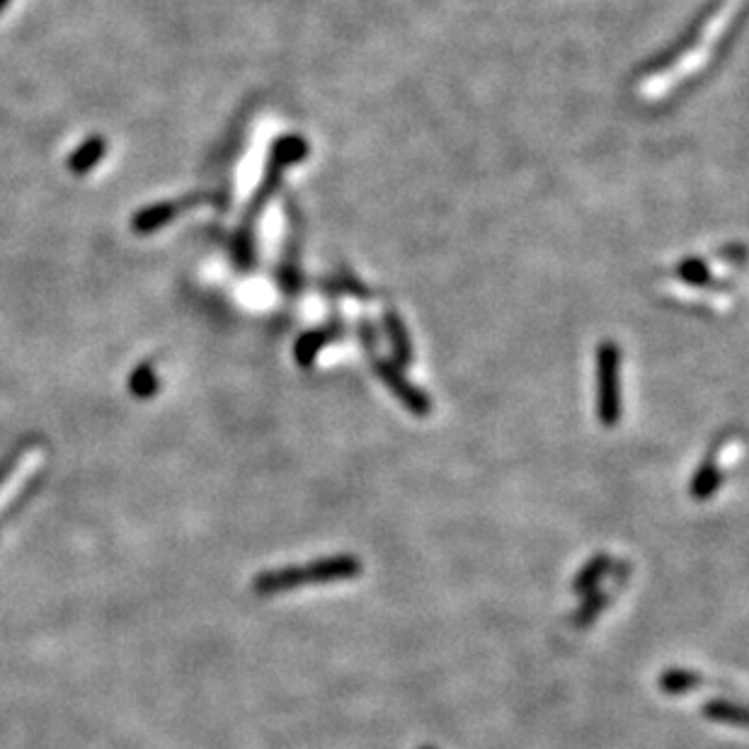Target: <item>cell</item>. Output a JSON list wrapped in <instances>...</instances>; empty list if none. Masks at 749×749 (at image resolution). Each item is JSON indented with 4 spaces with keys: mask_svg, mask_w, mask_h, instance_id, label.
<instances>
[{
    "mask_svg": "<svg viewBox=\"0 0 749 749\" xmlns=\"http://www.w3.org/2000/svg\"><path fill=\"white\" fill-rule=\"evenodd\" d=\"M701 684V674L694 670H686V667H670V670L662 672L660 679H657V686H660V691H665L667 696L686 694V691L699 689Z\"/></svg>",
    "mask_w": 749,
    "mask_h": 749,
    "instance_id": "cell-8",
    "label": "cell"
},
{
    "mask_svg": "<svg viewBox=\"0 0 749 749\" xmlns=\"http://www.w3.org/2000/svg\"><path fill=\"white\" fill-rule=\"evenodd\" d=\"M376 374H379V379H383V383L391 388L393 396H396L400 403L410 410V413L420 415V417L432 413L430 396L405 379L398 367H393V364H388V362H376Z\"/></svg>",
    "mask_w": 749,
    "mask_h": 749,
    "instance_id": "cell-2",
    "label": "cell"
},
{
    "mask_svg": "<svg viewBox=\"0 0 749 749\" xmlns=\"http://www.w3.org/2000/svg\"><path fill=\"white\" fill-rule=\"evenodd\" d=\"M677 274L684 279V282H689V284H708V282H711V272L706 270V265H703L701 260L682 262Z\"/></svg>",
    "mask_w": 749,
    "mask_h": 749,
    "instance_id": "cell-14",
    "label": "cell"
},
{
    "mask_svg": "<svg viewBox=\"0 0 749 749\" xmlns=\"http://www.w3.org/2000/svg\"><path fill=\"white\" fill-rule=\"evenodd\" d=\"M599 405L597 413L604 427H616L621 420V354L616 342H604L597 354Z\"/></svg>",
    "mask_w": 749,
    "mask_h": 749,
    "instance_id": "cell-1",
    "label": "cell"
},
{
    "mask_svg": "<svg viewBox=\"0 0 749 749\" xmlns=\"http://www.w3.org/2000/svg\"><path fill=\"white\" fill-rule=\"evenodd\" d=\"M129 388L136 398L156 396L158 374H156V369H153L151 362L139 364V367L134 369V374H131V379H129Z\"/></svg>",
    "mask_w": 749,
    "mask_h": 749,
    "instance_id": "cell-12",
    "label": "cell"
},
{
    "mask_svg": "<svg viewBox=\"0 0 749 749\" xmlns=\"http://www.w3.org/2000/svg\"><path fill=\"white\" fill-rule=\"evenodd\" d=\"M105 156H107V139L105 136L95 134V136H90V139H85L83 144H80L76 151L68 156L66 168L71 170L76 177H83V175H88L90 170H95Z\"/></svg>",
    "mask_w": 749,
    "mask_h": 749,
    "instance_id": "cell-6",
    "label": "cell"
},
{
    "mask_svg": "<svg viewBox=\"0 0 749 749\" xmlns=\"http://www.w3.org/2000/svg\"><path fill=\"white\" fill-rule=\"evenodd\" d=\"M362 560L352 553H342V556H328L318 558L313 563L303 565V573H306L308 585H325V582H342L352 580L362 573Z\"/></svg>",
    "mask_w": 749,
    "mask_h": 749,
    "instance_id": "cell-3",
    "label": "cell"
},
{
    "mask_svg": "<svg viewBox=\"0 0 749 749\" xmlns=\"http://www.w3.org/2000/svg\"><path fill=\"white\" fill-rule=\"evenodd\" d=\"M606 604H609V594H606V592H602V590L587 592L585 599H582L580 609H577L573 614V626L575 628L592 626V623L597 621V616L606 609Z\"/></svg>",
    "mask_w": 749,
    "mask_h": 749,
    "instance_id": "cell-11",
    "label": "cell"
},
{
    "mask_svg": "<svg viewBox=\"0 0 749 749\" xmlns=\"http://www.w3.org/2000/svg\"><path fill=\"white\" fill-rule=\"evenodd\" d=\"M720 485H723V471H720L718 461L708 456L699 466V471L694 473V478H691L689 493L694 500H708V497L718 493Z\"/></svg>",
    "mask_w": 749,
    "mask_h": 749,
    "instance_id": "cell-7",
    "label": "cell"
},
{
    "mask_svg": "<svg viewBox=\"0 0 749 749\" xmlns=\"http://www.w3.org/2000/svg\"><path fill=\"white\" fill-rule=\"evenodd\" d=\"M8 5H10V0H0V13H3V10L8 8Z\"/></svg>",
    "mask_w": 749,
    "mask_h": 749,
    "instance_id": "cell-15",
    "label": "cell"
},
{
    "mask_svg": "<svg viewBox=\"0 0 749 749\" xmlns=\"http://www.w3.org/2000/svg\"><path fill=\"white\" fill-rule=\"evenodd\" d=\"M386 325H388V335H391V342H393V350H396V359L400 362V367H405L413 354H410V340H408V333H405L403 320H400L396 313H388Z\"/></svg>",
    "mask_w": 749,
    "mask_h": 749,
    "instance_id": "cell-13",
    "label": "cell"
},
{
    "mask_svg": "<svg viewBox=\"0 0 749 749\" xmlns=\"http://www.w3.org/2000/svg\"><path fill=\"white\" fill-rule=\"evenodd\" d=\"M303 585H308L306 573H303V565H287V568L267 570V573L257 575L253 582V590L257 594H277V592L296 590V587H303Z\"/></svg>",
    "mask_w": 749,
    "mask_h": 749,
    "instance_id": "cell-5",
    "label": "cell"
},
{
    "mask_svg": "<svg viewBox=\"0 0 749 749\" xmlns=\"http://www.w3.org/2000/svg\"><path fill=\"white\" fill-rule=\"evenodd\" d=\"M420 749H434V747H420Z\"/></svg>",
    "mask_w": 749,
    "mask_h": 749,
    "instance_id": "cell-16",
    "label": "cell"
},
{
    "mask_svg": "<svg viewBox=\"0 0 749 749\" xmlns=\"http://www.w3.org/2000/svg\"><path fill=\"white\" fill-rule=\"evenodd\" d=\"M611 568V558L606 553H597L585 563V568L575 575L573 580V592L577 594H587L592 590H599V582L604 580V575L609 573Z\"/></svg>",
    "mask_w": 749,
    "mask_h": 749,
    "instance_id": "cell-9",
    "label": "cell"
},
{
    "mask_svg": "<svg viewBox=\"0 0 749 749\" xmlns=\"http://www.w3.org/2000/svg\"><path fill=\"white\" fill-rule=\"evenodd\" d=\"M701 713H703V718L716 720V723H725V725H737V728H742V725L747 723L745 708L725 699L706 701L701 706Z\"/></svg>",
    "mask_w": 749,
    "mask_h": 749,
    "instance_id": "cell-10",
    "label": "cell"
},
{
    "mask_svg": "<svg viewBox=\"0 0 749 749\" xmlns=\"http://www.w3.org/2000/svg\"><path fill=\"white\" fill-rule=\"evenodd\" d=\"M197 199H180V202H158L151 207L139 209L131 219V231L136 236H151V233L160 231L163 226H168L170 221H175L182 214V209L190 207Z\"/></svg>",
    "mask_w": 749,
    "mask_h": 749,
    "instance_id": "cell-4",
    "label": "cell"
}]
</instances>
